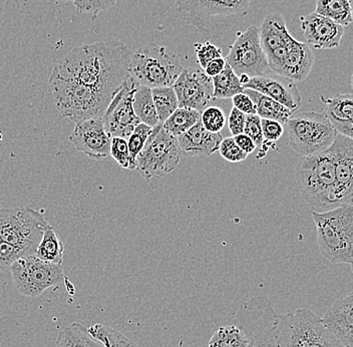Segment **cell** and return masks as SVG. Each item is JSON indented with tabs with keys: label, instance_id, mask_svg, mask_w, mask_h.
<instances>
[{
	"label": "cell",
	"instance_id": "23",
	"mask_svg": "<svg viewBox=\"0 0 353 347\" xmlns=\"http://www.w3.org/2000/svg\"><path fill=\"white\" fill-rule=\"evenodd\" d=\"M260 43L265 55L290 43L294 37L287 28L286 21L280 12L269 13L259 28Z\"/></svg>",
	"mask_w": 353,
	"mask_h": 347
},
{
	"label": "cell",
	"instance_id": "37",
	"mask_svg": "<svg viewBox=\"0 0 353 347\" xmlns=\"http://www.w3.org/2000/svg\"><path fill=\"white\" fill-rule=\"evenodd\" d=\"M118 0H74V6L77 12L90 13L92 19H97L101 11L110 10L116 6Z\"/></svg>",
	"mask_w": 353,
	"mask_h": 347
},
{
	"label": "cell",
	"instance_id": "32",
	"mask_svg": "<svg viewBox=\"0 0 353 347\" xmlns=\"http://www.w3.org/2000/svg\"><path fill=\"white\" fill-rule=\"evenodd\" d=\"M152 96L159 121L164 123L179 108L178 99L173 87L152 88Z\"/></svg>",
	"mask_w": 353,
	"mask_h": 347
},
{
	"label": "cell",
	"instance_id": "18",
	"mask_svg": "<svg viewBox=\"0 0 353 347\" xmlns=\"http://www.w3.org/2000/svg\"><path fill=\"white\" fill-rule=\"evenodd\" d=\"M306 41L317 50H330L341 43L345 28L315 12L300 17Z\"/></svg>",
	"mask_w": 353,
	"mask_h": 347
},
{
	"label": "cell",
	"instance_id": "8",
	"mask_svg": "<svg viewBox=\"0 0 353 347\" xmlns=\"http://www.w3.org/2000/svg\"><path fill=\"white\" fill-rule=\"evenodd\" d=\"M178 139L163 127L154 126L142 152L137 157V169L145 181L162 178L178 167L182 157Z\"/></svg>",
	"mask_w": 353,
	"mask_h": 347
},
{
	"label": "cell",
	"instance_id": "22",
	"mask_svg": "<svg viewBox=\"0 0 353 347\" xmlns=\"http://www.w3.org/2000/svg\"><path fill=\"white\" fill-rule=\"evenodd\" d=\"M324 115L337 134L353 138V98L352 94H339L333 98L321 97Z\"/></svg>",
	"mask_w": 353,
	"mask_h": 347
},
{
	"label": "cell",
	"instance_id": "4",
	"mask_svg": "<svg viewBox=\"0 0 353 347\" xmlns=\"http://www.w3.org/2000/svg\"><path fill=\"white\" fill-rule=\"evenodd\" d=\"M296 180L302 198L315 212L336 208L334 162L330 152L302 157L296 166Z\"/></svg>",
	"mask_w": 353,
	"mask_h": 347
},
{
	"label": "cell",
	"instance_id": "21",
	"mask_svg": "<svg viewBox=\"0 0 353 347\" xmlns=\"http://www.w3.org/2000/svg\"><path fill=\"white\" fill-rule=\"evenodd\" d=\"M182 154L193 158H208L218 151L223 138L220 132H211L205 129L200 119L195 126L178 137Z\"/></svg>",
	"mask_w": 353,
	"mask_h": 347
},
{
	"label": "cell",
	"instance_id": "13",
	"mask_svg": "<svg viewBox=\"0 0 353 347\" xmlns=\"http://www.w3.org/2000/svg\"><path fill=\"white\" fill-rule=\"evenodd\" d=\"M326 151L334 162L336 207L353 205V140L337 134Z\"/></svg>",
	"mask_w": 353,
	"mask_h": 347
},
{
	"label": "cell",
	"instance_id": "28",
	"mask_svg": "<svg viewBox=\"0 0 353 347\" xmlns=\"http://www.w3.org/2000/svg\"><path fill=\"white\" fill-rule=\"evenodd\" d=\"M57 347H105L101 341L92 337L83 324L79 322L65 327L59 333Z\"/></svg>",
	"mask_w": 353,
	"mask_h": 347
},
{
	"label": "cell",
	"instance_id": "6",
	"mask_svg": "<svg viewBox=\"0 0 353 347\" xmlns=\"http://www.w3.org/2000/svg\"><path fill=\"white\" fill-rule=\"evenodd\" d=\"M50 87L59 114L74 123L103 117L112 99L74 81L50 77Z\"/></svg>",
	"mask_w": 353,
	"mask_h": 347
},
{
	"label": "cell",
	"instance_id": "24",
	"mask_svg": "<svg viewBox=\"0 0 353 347\" xmlns=\"http://www.w3.org/2000/svg\"><path fill=\"white\" fill-rule=\"evenodd\" d=\"M244 92L252 99L256 115L261 119H272L284 125L294 112L261 92L250 88H244Z\"/></svg>",
	"mask_w": 353,
	"mask_h": 347
},
{
	"label": "cell",
	"instance_id": "12",
	"mask_svg": "<svg viewBox=\"0 0 353 347\" xmlns=\"http://www.w3.org/2000/svg\"><path fill=\"white\" fill-rule=\"evenodd\" d=\"M138 86L130 77L108 106L103 121L105 130L112 138L118 137L128 140L134 128L140 123L132 109V98Z\"/></svg>",
	"mask_w": 353,
	"mask_h": 347
},
{
	"label": "cell",
	"instance_id": "36",
	"mask_svg": "<svg viewBox=\"0 0 353 347\" xmlns=\"http://www.w3.org/2000/svg\"><path fill=\"white\" fill-rule=\"evenodd\" d=\"M152 130H153V128L150 127V126L140 123L134 128V132H132L131 136L127 140L132 160L136 163L137 157L139 156V154L142 152L143 147H145Z\"/></svg>",
	"mask_w": 353,
	"mask_h": 347
},
{
	"label": "cell",
	"instance_id": "46",
	"mask_svg": "<svg viewBox=\"0 0 353 347\" xmlns=\"http://www.w3.org/2000/svg\"><path fill=\"white\" fill-rule=\"evenodd\" d=\"M234 141L237 143L238 147L242 150L243 152H246L247 155H250L251 152L255 151L257 146L254 143V141L249 138L247 135L240 134L237 136L233 137Z\"/></svg>",
	"mask_w": 353,
	"mask_h": 347
},
{
	"label": "cell",
	"instance_id": "7",
	"mask_svg": "<svg viewBox=\"0 0 353 347\" xmlns=\"http://www.w3.org/2000/svg\"><path fill=\"white\" fill-rule=\"evenodd\" d=\"M286 123L290 147L301 157L325 152L337 136L324 112H304Z\"/></svg>",
	"mask_w": 353,
	"mask_h": 347
},
{
	"label": "cell",
	"instance_id": "47",
	"mask_svg": "<svg viewBox=\"0 0 353 347\" xmlns=\"http://www.w3.org/2000/svg\"><path fill=\"white\" fill-rule=\"evenodd\" d=\"M54 1H59V2H61V1H72V2H74V0H54Z\"/></svg>",
	"mask_w": 353,
	"mask_h": 347
},
{
	"label": "cell",
	"instance_id": "34",
	"mask_svg": "<svg viewBox=\"0 0 353 347\" xmlns=\"http://www.w3.org/2000/svg\"><path fill=\"white\" fill-rule=\"evenodd\" d=\"M110 155L123 169L131 170V171L137 169V163L132 160L125 139L118 138V137L112 138Z\"/></svg>",
	"mask_w": 353,
	"mask_h": 347
},
{
	"label": "cell",
	"instance_id": "31",
	"mask_svg": "<svg viewBox=\"0 0 353 347\" xmlns=\"http://www.w3.org/2000/svg\"><path fill=\"white\" fill-rule=\"evenodd\" d=\"M250 344L237 326H221L212 335L208 347H246Z\"/></svg>",
	"mask_w": 353,
	"mask_h": 347
},
{
	"label": "cell",
	"instance_id": "43",
	"mask_svg": "<svg viewBox=\"0 0 353 347\" xmlns=\"http://www.w3.org/2000/svg\"><path fill=\"white\" fill-rule=\"evenodd\" d=\"M245 121H246V115L235 109L231 110L230 115L228 117V127L233 137L237 135L243 134L244 132Z\"/></svg>",
	"mask_w": 353,
	"mask_h": 347
},
{
	"label": "cell",
	"instance_id": "38",
	"mask_svg": "<svg viewBox=\"0 0 353 347\" xmlns=\"http://www.w3.org/2000/svg\"><path fill=\"white\" fill-rule=\"evenodd\" d=\"M194 48L197 55L199 65L203 70L211 63L213 59L222 57V50L215 44L206 41V43H197L194 44Z\"/></svg>",
	"mask_w": 353,
	"mask_h": 347
},
{
	"label": "cell",
	"instance_id": "15",
	"mask_svg": "<svg viewBox=\"0 0 353 347\" xmlns=\"http://www.w3.org/2000/svg\"><path fill=\"white\" fill-rule=\"evenodd\" d=\"M110 140L112 137L105 129L103 117L79 121L70 136L77 151L97 161L109 157Z\"/></svg>",
	"mask_w": 353,
	"mask_h": 347
},
{
	"label": "cell",
	"instance_id": "3",
	"mask_svg": "<svg viewBox=\"0 0 353 347\" xmlns=\"http://www.w3.org/2000/svg\"><path fill=\"white\" fill-rule=\"evenodd\" d=\"M320 253L334 264L353 262V205L313 212Z\"/></svg>",
	"mask_w": 353,
	"mask_h": 347
},
{
	"label": "cell",
	"instance_id": "45",
	"mask_svg": "<svg viewBox=\"0 0 353 347\" xmlns=\"http://www.w3.org/2000/svg\"><path fill=\"white\" fill-rule=\"evenodd\" d=\"M226 66V59L225 57H221L218 59H213L208 66L205 68V74L210 77H214L220 75Z\"/></svg>",
	"mask_w": 353,
	"mask_h": 347
},
{
	"label": "cell",
	"instance_id": "41",
	"mask_svg": "<svg viewBox=\"0 0 353 347\" xmlns=\"http://www.w3.org/2000/svg\"><path fill=\"white\" fill-rule=\"evenodd\" d=\"M243 134L247 135L256 146L263 145L264 138L263 134H262L261 118L257 115H246Z\"/></svg>",
	"mask_w": 353,
	"mask_h": 347
},
{
	"label": "cell",
	"instance_id": "10",
	"mask_svg": "<svg viewBox=\"0 0 353 347\" xmlns=\"http://www.w3.org/2000/svg\"><path fill=\"white\" fill-rule=\"evenodd\" d=\"M10 270L19 293L32 298L59 284L65 277L61 265L44 262L34 255L24 256L15 261Z\"/></svg>",
	"mask_w": 353,
	"mask_h": 347
},
{
	"label": "cell",
	"instance_id": "33",
	"mask_svg": "<svg viewBox=\"0 0 353 347\" xmlns=\"http://www.w3.org/2000/svg\"><path fill=\"white\" fill-rule=\"evenodd\" d=\"M88 330L92 337L101 341L105 347H139L120 331L105 324H94Z\"/></svg>",
	"mask_w": 353,
	"mask_h": 347
},
{
	"label": "cell",
	"instance_id": "26",
	"mask_svg": "<svg viewBox=\"0 0 353 347\" xmlns=\"http://www.w3.org/2000/svg\"><path fill=\"white\" fill-rule=\"evenodd\" d=\"M132 109L140 123L154 128L158 125V115L154 108L152 88L139 85L132 98Z\"/></svg>",
	"mask_w": 353,
	"mask_h": 347
},
{
	"label": "cell",
	"instance_id": "40",
	"mask_svg": "<svg viewBox=\"0 0 353 347\" xmlns=\"http://www.w3.org/2000/svg\"><path fill=\"white\" fill-rule=\"evenodd\" d=\"M221 156L231 163H240L245 161L249 155L242 151L237 143L234 141L233 137L232 138L223 139L221 141L219 149Z\"/></svg>",
	"mask_w": 353,
	"mask_h": 347
},
{
	"label": "cell",
	"instance_id": "11",
	"mask_svg": "<svg viewBox=\"0 0 353 347\" xmlns=\"http://www.w3.org/2000/svg\"><path fill=\"white\" fill-rule=\"evenodd\" d=\"M225 59L238 77L246 75L252 79L270 72L260 43L259 28L256 26H249L245 32L238 33Z\"/></svg>",
	"mask_w": 353,
	"mask_h": 347
},
{
	"label": "cell",
	"instance_id": "39",
	"mask_svg": "<svg viewBox=\"0 0 353 347\" xmlns=\"http://www.w3.org/2000/svg\"><path fill=\"white\" fill-rule=\"evenodd\" d=\"M24 256H28L23 250L12 246L0 239V270H8L11 265Z\"/></svg>",
	"mask_w": 353,
	"mask_h": 347
},
{
	"label": "cell",
	"instance_id": "5",
	"mask_svg": "<svg viewBox=\"0 0 353 347\" xmlns=\"http://www.w3.org/2000/svg\"><path fill=\"white\" fill-rule=\"evenodd\" d=\"M183 68L175 52L150 43L131 55L129 75L138 85L150 88L173 87Z\"/></svg>",
	"mask_w": 353,
	"mask_h": 347
},
{
	"label": "cell",
	"instance_id": "16",
	"mask_svg": "<svg viewBox=\"0 0 353 347\" xmlns=\"http://www.w3.org/2000/svg\"><path fill=\"white\" fill-rule=\"evenodd\" d=\"M244 88L261 92L293 112L301 106V96L294 81L279 75L268 72L264 76L252 77Z\"/></svg>",
	"mask_w": 353,
	"mask_h": 347
},
{
	"label": "cell",
	"instance_id": "29",
	"mask_svg": "<svg viewBox=\"0 0 353 347\" xmlns=\"http://www.w3.org/2000/svg\"><path fill=\"white\" fill-rule=\"evenodd\" d=\"M213 81V99H232L236 95L244 92L239 77L234 72L231 66H225L224 70L218 76L212 77Z\"/></svg>",
	"mask_w": 353,
	"mask_h": 347
},
{
	"label": "cell",
	"instance_id": "35",
	"mask_svg": "<svg viewBox=\"0 0 353 347\" xmlns=\"http://www.w3.org/2000/svg\"><path fill=\"white\" fill-rule=\"evenodd\" d=\"M201 123L211 132H221L226 127L227 117L219 107H207L201 112Z\"/></svg>",
	"mask_w": 353,
	"mask_h": 347
},
{
	"label": "cell",
	"instance_id": "20",
	"mask_svg": "<svg viewBox=\"0 0 353 347\" xmlns=\"http://www.w3.org/2000/svg\"><path fill=\"white\" fill-rule=\"evenodd\" d=\"M314 63V55L307 44L293 39L288 44L283 61L276 75H279L293 81L307 79Z\"/></svg>",
	"mask_w": 353,
	"mask_h": 347
},
{
	"label": "cell",
	"instance_id": "44",
	"mask_svg": "<svg viewBox=\"0 0 353 347\" xmlns=\"http://www.w3.org/2000/svg\"><path fill=\"white\" fill-rule=\"evenodd\" d=\"M232 101H233L234 108L242 112L243 114L256 115L255 106H254L252 99L249 98L244 92L234 96L232 98Z\"/></svg>",
	"mask_w": 353,
	"mask_h": 347
},
{
	"label": "cell",
	"instance_id": "25",
	"mask_svg": "<svg viewBox=\"0 0 353 347\" xmlns=\"http://www.w3.org/2000/svg\"><path fill=\"white\" fill-rule=\"evenodd\" d=\"M63 242L59 238V233L52 225L48 224L44 229L43 237L35 251V257L44 261V262L52 263V264L61 265L63 261Z\"/></svg>",
	"mask_w": 353,
	"mask_h": 347
},
{
	"label": "cell",
	"instance_id": "19",
	"mask_svg": "<svg viewBox=\"0 0 353 347\" xmlns=\"http://www.w3.org/2000/svg\"><path fill=\"white\" fill-rule=\"evenodd\" d=\"M322 324L344 347H353V295L336 300L321 318Z\"/></svg>",
	"mask_w": 353,
	"mask_h": 347
},
{
	"label": "cell",
	"instance_id": "42",
	"mask_svg": "<svg viewBox=\"0 0 353 347\" xmlns=\"http://www.w3.org/2000/svg\"><path fill=\"white\" fill-rule=\"evenodd\" d=\"M262 134L264 140L268 141H276L281 138L284 132V128L282 123L272 119H261Z\"/></svg>",
	"mask_w": 353,
	"mask_h": 347
},
{
	"label": "cell",
	"instance_id": "17",
	"mask_svg": "<svg viewBox=\"0 0 353 347\" xmlns=\"http://www.w3.org/2000/svg\"><path fill=\"white\" fill-rule=\"evenodd\" d=\"M252 0H203L184 13L185 19L197 28H205L214 19L246 14Z\"/></svg>",
	"mask_w": 353,
	"mask_h": 347
},
{
	"label": "cell",
	"instance_id": "2",
	"mask_svg": "<svg viewBox=\"0 0 353 347\" xmlns=\"http://www.w3.org/2000/svg\"><path fill=\"white\" fill-rule=\"evenodd\" d=\"M131 50L118 39L74 48L52 68L50 77L74 81L114 98L130 77Z\"/></svg>",
	"mask_w": 353,
	"mask_h": 347
},
{
	"label": "cell",
	"instance_id": "1",
	"mask_svg": "<svg viewBox=\"0 0 353 347\" xmlns=\"http://www.w3.org/2000/svg\"><path fill=\"white\" fill-rule=\"evenodd\" d=\"M237 324L254 347H344L312 311L278 315L264 296L242 305Z\"/></svg>",
	"mask_w": 353,
	"mask_h": 347
},
{
	"label": "cell",
	"instance_id": "48",
	"mask_svg": "<svg viewBox=\"0 0 353 347\" xmlns=\"http://www.w3.org/2000/svg\"><path fill=\"white\" fill-rule=\"evenodd\" d=\"M246 347H254L252 344H249Z\"/></svg>",
	"mask_w": 353,
	"mask_h": 347
},
{
	"label": "cell",
	"instance_id": "27",
	"mask_svg": "<svg viewBox=\"0 0 353 347\" xmlns=\"http://www.w3.org/2000/svg\"><path fill=\"white\" fill-rule=\"evenodd\" d=\"M314 12L327 17L344 28L353 21L350 0H316Z\"/></svg>",
	"mask_w": 353,
	"mask_h": 347
},
{
	"label": "cell",
	"instance_id": "30",
	"mask_svg": "<svg viewBox=\"0 0 353 347\" xmlns=\"http://www.w3.org/2000/svg\"><path fill=\"white\" fill-rule=\"evenodd\" d=\"M200 118L201 112L198 110L189 108H178L163 123V127L172 136L178 138L195 126Z\"/></svg>",
	"mask_w": 353,
	"mask_h": 347
},
{
	"label": "cell",
	"instance_id": "14",
	"mask_svg": "<svg viewBox=\"0 0 353 347\" xmlns=\"http://www.w3.org/2000/svg\"><path fill=\"white\" fill-rule=\"evenodd\" d=\"M179 108H189L202 112L213 101V81L201 70L183 68L173 85Z\"/></svg>",
	"mask_w": 353,
	"mask_h": 347
},
{
	"label": "cell",
	"instance_id": "9",
	"mask_svg": "<svg viewBox=\"0 0 353 347\" xmlns=\"http://www.w3.org/2000/svg\"><path fill=\"white\" fill-rule=\"evenodd\" d=\"M48 223L32 208H0V239L34 255Z\"/></svg>",
	"mask_w": 353,
	"mask_h": 347
}]
</instances>
